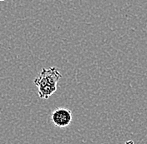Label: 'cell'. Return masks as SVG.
I'll return each instance as SVG.
<instances>
[{
    "mask_svg": "<svg viewBox=\"0 0 147 144\" xmlns=\"http://www.w3.org/2000/svg\"><path fill=\"white\" fill-rule=\"evenodd\" d=\"M72 112L68 108H56L51 114L52 123L59 128H64L69 126L72 123Z\"/></svg>",
    "mask_w": 147,
    "mask_h": 144,
    "instance_id": "cell-2",
    "label": "cell"
},
{
    "mask_svg": "<svg viewBox=\"0 0 147 144\" xmlns=\"http://www.w3.org/2000/svg\"><path fill=\"white\" fill-rule=\"evenodd\" d=\"M61 78L62 75L55 67L43 68L34 81L38 88V97L47 100L53 95L58 88V82Z\"/></svg>",
    "mask_w": 147,
    "mask_h": 144,
    "instance_id": "cell-1",
    "label": "cell"
},
{
    "mask_svg": "<svg viewBox=\"0 0 147 144\" xmlns=\"http://www.w3.org/2000/svg\"><path fill=\"white\" fill-rule=\"evenodd\" d=\"M0 1H4V0H0Z\"/></svg>",
    "mask_w": 147,
    "mask_h": 144,
    "instance_id": "cell-4",
    "label": "cell"
},
{
    "mask_svg": "<svg viewBox=\"0 0 147 144\" xmlns=\"http://www.w3.org/2000/svg\"><path fill=\"white\" fill-rule=\"evenodd\" d=\"M125 144H135V143H134V142H133L132 140H129V141H127V142H125Z\"/></svg>",
    "mask_w": 147,
    "mask_h": 144,
    "instance_id": "cell-3",
    "label": "cell"
}]
</instances>
